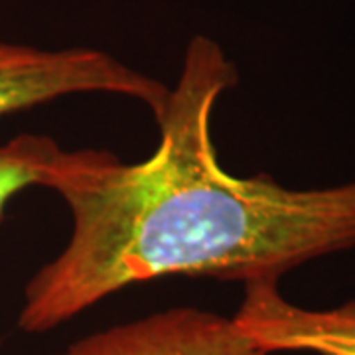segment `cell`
Masks as SVG:
<instances>
[{"label":"cell","instance_id":"cell-4","mask_svg":"<svg viewBox=\"0 0 355 355\" xmlns=\"http://www.w3.org/2000/svg\"><path fill=\"white\" fill-rule=\"evenodd\" d=\"M231 318L266 355H355V300L336 308H304L284 298L277 280H261L245 284L241 304Z\"/></svg>","mask_w":355,"mask_h":355},{"label":"cell","instance_id":"cell-3","mask_svg":"<svg viewBox=\"0 0 355 355\" xmlns=\"http://www.w3.org/2000/svg\"><path fill=\"white\" fill-rule=\"evenodd\" d=\"M55 355H266L233 318L193 306L168 308L93 331Z\"/></svg>","mask_w":355,"mask_h":355},{"label":"cell","instance_id":"cell-1","mask_svg":"<svg viewBox=\"0 0 355 355\" xmlns=\"http://www.w3.org/2000/svg\"><path fill=\"white\" fill-rule=\"evenodd\" d=\"M237 67L214 40L188 44L150 156L64 150L46 188L71 216L65 247L26 282L24 334H48L111 294L164 277L277 280L355 249V180L288 188L235 176L217 158L211 121Z\"/></svg>","mask_w":355,"mask_h":355},{"label":"cell","instance_id":"cell-2","mask_svg":"<svg viewBox=\"0 0 355 355\" xmlns=\"http://www.w3.org/2000/svg\"><path fill=\"white\" fill-rule=\"evenodd\" d=\"M119 95L146 105L160 119L170 87L87 46L44 50L0 42V119L71 95Z\"/></svg>","mask_w":355,"mask_h":355},{"label":"cell","instance_id":"cell-5","mask_svg":"<svg viewBox=\"0 0 355 355\" xmlns=\"http://www.w3.org/2000/svg\"><path fill=\"white\" fill-rule=\"evenodd\" d=\"M64 148L48 135L24 132L0 144V219L8 203L28 188H46Z\"/></svg>","mask_w":355,"mask_h":355},{"label":"cell","instance_id":"cell-6","mask_svg":"<svg viewBox=\"0 0 355 355\" xmlns=\"http://www.w3.org/2000/svg\"><path fill=\"white\" fill-rule=\"evenodd\" d=\"M0 347H2V340H0Z\"/></svg>","mask_w":355,"mask_h":355}]
</instances>
